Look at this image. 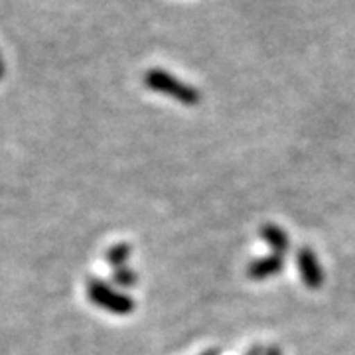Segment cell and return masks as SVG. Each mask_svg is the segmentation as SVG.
<instances>
[{"instance_id": "obj_6", "label": "cell", "mask_w": 355, "mask_h": 355, "mask_svg": "<svg viewBox=\"0 0 355 355\" xmlns=\"http://www.w3.org/2000/svg\"><path fill=\"white\" fill-rule=\"evenodd\" d=\"M130 254H132V247H130L128 243H114L113 247H109V249H107L105 259H107L109 266L114 270V268H123V266H127Z\"/></svg>"}, {"instance_id": "obj_2", "label": "cell", "mask_w": 355, "mask_h": 355, "mask_svg": "<svg viewBox=\"0 0 355 355\" xmlns=\"http://www.w3.org/2000/svg\"><path fill=\"white\" fill-rule=\"evenodd\" d=\"M87 296L97 308H101L105 312H111V314H116V316H128L137 308V302L128 294L114 291L111 284H107V282H103L99 279L89 280Z\"/></svg>"}, {"instance_id": "obj_5", "label": "cell", "mask_w": 355, "mask_h": 355, "mask_svg": "<svg viewBox=\"0 0 355 355\" xmlns=\"http://www.w3.org/2000/svg\"><path fill=\"white\" fill-rule=\"evenodd\" d=\"M259 237L266 243V247L270 249V253L280 254V257H284L292 249L291 237L277 223H265V225H261Z\"/></svg>"}, {"instance_id": "obj_12", "label": "cell", "mask_w": 355, "mask_h": 355, "mask_svg": "<svg viewBox=\"0 0 355 355\" xmlns=\"http://www.w3.org/2000/svg\"><path fill=\"white\" fill-rule=\"evenodd\" d=\"M0 62H2V60H0Z\"/></svg>"}, {"instance_id": "obj_3", "label": "cell", "mask_w": 355, "mask_h": 355, "mask_svg": "<svg viewBox=\"0 0 355 355\" xmlns=\"http://www.w3.org/2000/svg\"><path fill=\"white\" fill-rule=\"evenodd\" d=\"M296 266H298V275L306 288L318 291L324 286L326 282V272L318 261V254L310 247H300L296 251Z\"/></svg>"}, {"instance_id": "obj_1", "label": "cell", "mask_w": 355, "mask_h": 355, "mask_svg": "<svg viewBox=\"0 0 355 355\" xmlns=\"http://www.w3.org/2000/svg\"><path fill=\"white\" fill-rule=\"evenodd\" d=\"M144 85L154 91V93H160V95H166L174 101L182 103L186 107H196L202 103V93L200 89L191 87L190 83L178 79L172 73H168L164 69H148L144 73Z\"/></svg>"}, {"instance_id": "obj_9", "label": "cell", "mask_w": 355, "mask_h": 355, "mask_svg": "<svg viewBox=\"0 0 355 355\" xmlns=\"http://www.w3.org/2000/svg\"><path fill=\"white\" fill-rule=\"evenodd\" d=\"M265 355H282V349L279 345H268V347H265Z\"/></svg>"}, {"instance_id": "obj_7", "label": "cell", "mask_w": 355, "mask_h": 355, "mask_svg": "<svg viewBox=\"0 0 355 355\" xmlns=\"http://www.w3.org/2000/svg\"><path fill=\"white\" fill-rule=\"evenodd\" d=\"M113 282L119 286V288H132L139 284V272L128 268V266H123V268H114L113 270Z\"/></svg>"}, {"instance_id": "obj_4", "label": "cell", "mask_w": 355, "mask_h": 355, "mask_svg": "<svg viewBox=\"0 0 355 355\" xmlns=\"http://www.w3.org/2000/svg\"><path fill=\"white\" fill-rule=\"evenodd\" d=\"M284 270V257L275 253H268L265 257H257L247 265V277L251 280H268L277 277Z\"/></svg>"}, {"instance_id": "obj_11", "label": "cell", "mask_w": 355, "mask_h": 355, "mask_svg": "<svg viewBox=\"0 0 355 355\" xmlns=\"http://www.w3.org/2000/svg\"><path fill=\"white\" fill-rule=\"evenodd\" d=\"M2 76H4V64L0 62V79H2Z\"/></svg>"}, {"instance_id": "obj_8", "label": "cell", "mask_w": 355, "mask_h": 355, "mask_svg": "<svg viewBox=\"0 0 355 355\" xmlns=\"http://www.w3.org/2000/svg\"><path fill=\"white\" fill-rule=\"evenodd\" d=\"M243 355H265V347L259 345V343H254V345H251Z\"/></svg>"}, {"instance_id": "obj_10", "label": "cell", "mask_w": 355, "mask_h": 355, "mask_svg": "<svg viewBox=\"0 0 355 355\" xmlns=\"http://www.w3.org/2000/svg\"><path fill=\"white\" fill-rule=\"evenodd\" d=\"M200 355H221V349L219 347H209V349H205Z\"/></svg>"}]
</instances>
